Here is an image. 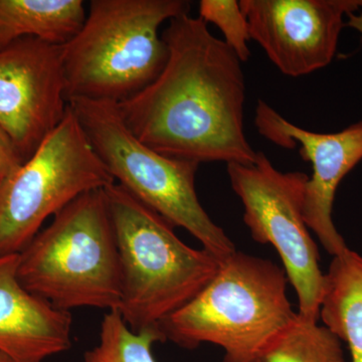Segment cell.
Segmentation results:
<instances>
[{
    "instance_id": "6da1fadb",
    "label": "cell",
    "mask_w": 362,
    "mask_h": 362,
    "mask_svg": "<svg viewBox=\"0 0 362 362\" xmlns=\"http://www.w3.org/2000/svg\"><path fill=\"white\" fill-rule=\"evenodd\" d=\"M168 59L158 78L117 104L138 140L162 156L249 165L256 161L245 132L242 62L206 21L175 16L161 33Z\"/></svg>"
},
{
    "instance_id": "30bf717a",
    "label": "cell",
    "mask_w": 362,
    "mask_h": 362,
    "mask_svg": "<svg viewBox=\"0 0 362 362\" xmlns=\"http://www.w3.org/2000/svg\"><path fill=\"white\" fill-rule=\"evenodd\" d=\"M251 40L281 73L297 78L329 65L343 18L362 11V0H240Z\"/></svg>"
},
{
    "instance_id": "9c48e42d",
    "label": "cell",
    "mask_w": 362,
    "mask_h": 362,
    "mask_svg": "<svg viewBox=\"0 0 362 362\" xmlns=\"http://www.w3.org/2000/svg\"><path fill=\"white\" fill-rule=\"evenodd\" d=\"M68 108L63 45L23 37L0 49V126L25 162Z\"/></svg>"
},
{
    "instance_id": "d6986e66",
    "label": "cell",
    "mask_w": 362,
    "mask_h": 362,
    "mask_svg": "<svg viewBox=\"0 0 362 362\" xmlns=\"http://www.w3.org/2000/svg\"><path fill=\"white\" fill-rule=\"evenodd\" d=\"M347 16H349V21L346 23V26L354 28L362 35V11H358V13H350Z\"/></svg>"
},
{
    "instance_id": "3957f363",
    "label": "cell",
    "mask_w": 362,
    "mask_h": 362,
    "mask_svg": "<svg viewBox=\"0 0 362 362\" xmlns=\"http://www.w3.org/2000/svg\"><path fill=\"white\" fill-rule=\"evenodd\" d=\"M187 0H92L63 45L66 99L119 104L146 89L168 63L161 25L189 13Z\"/></svg>"
},
{
    "instance_id": "7a4b0ae2",
    "label": "cell",
    "mask_w": 362,
    "mask_h": 362,
    "mask_svg": "<svg viewBox=\"0 0 362 362\" xmlns=\"http://www.w3.org/2000/svg\"><path fill=\"white\" fill-rule=\"evenodd\" d=\"M284 269L235 251L187 305L159 324L165 341L194 349L218 345L223 362H263L296 319Z\"/></svg>"
},
{
    "instance_id": "ac0fdd59",
    "label": "cell",
    "mask_w": 362,
    "mask_h": 362,
    "mask_svg": "<svg viewBox=\"0 0 362 362\" xmlns=\"http://www.w3.org/2000/svg\"><path fill=\"white\" fill-rule=\"evenodd\" d=\"M25 163L13 138L0 126V182Z\"/></svg>"
},
{
    "instance_id": "52a82bcc",
    "label": "cell",
    "mask_w": 362,
    "mask_h": 362,
    "mask_svg": "<svg viewBox=\"0 0 362 362\" xmlns=\"http://www.w3.org/2000/svg\"><path fill=\"white\" fill-rule=\"evenodd\" d=\"M114 182L69 106L40 148L0 182V256L20 254L47 218L80 195Z\"/></svg>"
},
{
    "instance_id": "ba28073f",
    "label": "cell",
    "mask_w": 362,
    "mask_h": 362,
    "mask_svg": "<svg viewBox=\"0 0 362 362\" xmlns=\"http://www.w3.org/2000/svg\"><path fill=\"white\" fill-rule=\"evenodd\" d=\"M230 185L244 206V221L252 239L270 244L282 259L288 282L298 298V314L318 321L324 290L318 247L304 218L309 176L278 170L263 152L249 165L226 164Z\"/></svg>"
},
{
    "instance_id": "7c38bea8",
    "label": "cell",
    "mask_w": 362,
    "mask_h": 362,
    "mask_svg": "<svg viewBox=\"0 0 362 362\" xmlns=\"http://www.w3.org/2000/svg\"><path fill=\"white\" fill-rule=\"evenodd\" d=\"M18 255L0 256V351L16 362H45L71 349L73 317L21 284Z\"/></svg>"
},
{
    "instance_id": "e0dca14e",
    "label": "cell",
    "mask_w": 362,
    "mask_h": 362,
    "mask_svg": "<svg viewBox=\"0 0 362 362\" xmlns=\"http://www.w3.org/2000/svg\"><path fill=\"white\" fill-rule=\"evenodd\" d=\"M199 18L206 23H214L223 35V42L235 52L242 63L251 57L249 25L246 16L237 0H202Z\"/></svg>"
},
{
    "instance_id": "8fae6325",
    "label": "cell",
    "mask_w": 362,
    "mask_h": 362,
    "mask_svg": "<svg viewBox=\"0 0 362 362\" xmlns=\"http://www.w3.org/2000/svg\"><path fill=\"white\" fill-rule=\"evenodd\" d=\"M255 125L259 134L278 146L295 149L300 145L302 158L313 169L305 188V223L331 256L346 251V243L333 223V202L343 177L362 160V121L337 133L311 132L259 100Z\"/></svg>"
},
{
    "instance_id": "2e32d148",
    "label": "cell",
    "mask_w": 362,
    "mask_h": 362,
    "mask_svg": "<svg viewBox=\"0 0 362 362\" xmlns=\"http://www.w3.org/2000/svg\"><path fill=\"white\" fill-rule=\"evenodd\" d=\"M156 342H165L159 327L135 332L118 311H108L102 320L99 342L86 351L83 362H156L152 354Z\"/></svg>"
},
{
    "instance_id": "ffe728a7",
    "label": "cell",
    "mask_w": 362,
    "mask_h": 362,
    "mask_svg": "<svg viewBox=\"0 0 362 362\" xmlns=\"http://www.w3.org/2000/svg\"><path fill=\"white\" fill-rule=\"evenodd\" d=\"M0 362H16L11 356H7L4 352L0 351Z\"/></svg>"
},
{
    "instance_id": "277c9868",
    "label": "cell",
    "mask_w": 362,
    "mask_h": 362,
    "mask_svg": "<svg viewBox=\"0 0 362 362\" xmlns=\"http://www.w3.org/2000/svg\"><path fill=\"white\" fill-rule=\"evenodd\" d=\"M105 192L120 256L117 311L135 332L159 327L213 280L221 262L185 245L175 226L118 183Z\"/></svg>"
},
{
    "instance_id": "5bb4252c",
    "label": "cell",
    "mask_w": 362,
    "mask_h": 362,
    "mask_svg": "<svg viewBox=\"0 0 362 362\" xmlns=\"http://www.w3.org/2000/svg\"><path fill=\"white\" fill-rule=\"evenodd\" d=\"M319 317L349 344L351 362H362V257L347 249L324 274Z\"/></svg>"
},
{
    "instance_id": "9a60e30c",
    "label": "cell",
    "mask_w": 362,
    "mask_h": 362,
    "mask_svg": "<svg viewBox=\"0 0 362 362\" xmlns=\"http://www.w3.org/2000/svg\"><path fill=\"white\" fill-rule=\"evenodd\" d=\"M263 362H349L345 358L341 340L318 321L297 314L266 354Z\"/></svg>"
},
{
    "instance_id": "4fadbf2b",
    "label": "cell",
    "mask_w": 362,
    "mask_h": 362,
    "mask_svg": "<svg viewBox=\"0 0 362 362\" xmlns=\"http://www.w3.org/2000/svg\"><path fill=\"white\" fill-rule=\"evenodd\" d=\"M86 16L82 0H0V49L23 37L66 45Z\"/></svg>"
},
{
    "instance_id": "5b68a950",
    "label": "cell",
    "mask_w": 362,
    "mask_h": 362,
    "mask_svg": "<svg viewBox=\"0 0 362 362\" xmlns=\"http://www.w3.org/2000/svg\"><path fill=\"white\" fill-rule=\"evenodd\" d=\"M26 290L59 310H117L121 265L105 188L80 195L18 254Z\"/></svg>"
},
{
    "instance_id": "8992f818",
    "label": "cell",
    "mask_w": 362,
    "mask_h": 362,
    "mask_svg": "<svg viewBox=\"0 0 362 362\" xmlns=\"http://www.w3.org/2000/svg\"><path fill=\"white\" fill-rule=\"evenodd\" d=\"M69 106L118 185L175 228H185L221 262L237 251L199 201L195 190L199 163L162 156L143 144L113 102L73 99Z\"/></svg>"
}]
</instances>
